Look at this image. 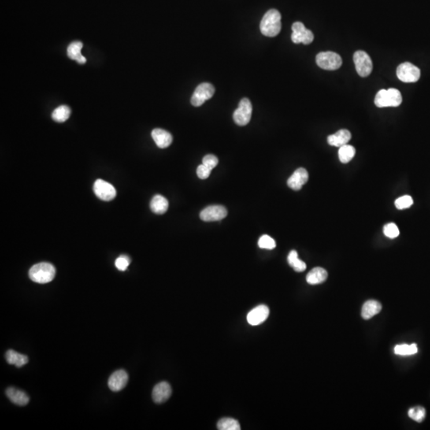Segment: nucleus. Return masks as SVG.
I'll return each instance as SVG.
<instances>
[{"label":"nucleus","instance_id":"obj_1","mask_svg":"<svg viewBox=\"0 0 430 430\" xmlns=\"http://www.w3.org/2000/svg\"><path fill=\"white\" fill-rule=\"evenodd\" d=\"M262 35L275 37L281 30V15L277 10L271 9L265 14L260 25Z\"/></svg>","mask_w":430,"mask_h":430},{"label":"nucleus","instance_id":"obj_2","mask_svg":"<svg viewBox=\"0 0 430 430\" xmlns=\"http://www.w3.org/2000/svg\"><path fill=\"white\" fill-rule=\"evenodd\" d=\"M55 268L47 262L38 263L31 267L29 271V276L31 280L38 284H46L52 281L55 276Z\"/></svg>","mask_w":430,"mask_h":430},{"label":"nucleus","instance_id":"obj_3","mask_svg":"<svg viewBox=\"0 0 430 430\" xmlns=\"http://www.w3.org/2000/svg\"><path fill=\"white\" fill-rule=\"evenodd\" d=\"M402 102V96L397 89L381 90L375 96V104L379 108L398 107Z\"/></svg>","mask_w":430,"mask_h":430},{"label":"nucleus","instance_id":"obj_4","mask_svg":"<svg viewBox=\"0 0 430 430\" xmlns=\"http://www.w3.org/2000/svg\"><path fill=\"white\" fill-rule=\"evenodd\" d=\"M316 64L321 69L325 70H336L342 65V58L338 53L334 52H321L316 55Z\"/></svg>","mask_w":430,"mask_h":430},{"label":"nucleus","instance_id":"obj_5","mask_svg":"<svg viewBox=\"0 0 430 430\" xmlns=\"http://www.w3.org/2000/svg\"><path fill=\"white\" fill-rule=\"evenodd\" d=\"M397 77L399 80L405 83H413L420 79L421 70L412 63L404 62L398 65Z\"/></svg>","mask_w":430,"mask_h":430},{"label":"nucleus","instance_id":"obj_6","mask_svg":"<svg viewBox=\"0 0 430 430\" xmlns=\"http://www.w3.org/2000/svg\"><path fill=\"white\" fill-rule=\"evenodd\" d=\"M253 107L251 102L248 98H243L239 102L238 109L233 115L234 120L238 125L245 126L250 123L251 120Z\"/></svg>","mask_w":430,"mask_h":430},{"label":"nucleus","instance_id":"obj_7","mask_svg":"<svg viewBox=\"0 0 430 430\" xmlns=\"http://www.w3.org/2000/svg\"><path fill=\"white\" fill-rule=\"evenodd\" d=\"M355 69L360 76L363 78L369 76L373 69V63L371 57L363 50H358L354 54Z\"/></svg>","mask_w":430,"mask_h":430},{"label":"nucleus","instance_id":"obj_8","mask_svg":"<svg viewBox=\"0 0 430 430\" xmlns=\"http://www.w3.org/2000/svg\"><path fill=\"white\" fill-rule=\"evenodd\" d=\"M215 89L210 83H202L194 90L190 102L193 106L198 107L203 105L205 101L210 99L214 94Z\"/></svg>","mask_w":430,"mask_h":430},{"label":"nucleus","instance_id":"obj_9","mask_svg":"<svg viewBox=\"0 0 430 430\" xmlns=\"http://www.w3.org/2000/svg\"><path fill=\"white\" fill-rule=\"evenodd\" d=\"M292 41L295 44L303 43L309 45L314 40V35L312 31H309L301 22H296L293 23Z\"/></svg>","mask_w":430,"mask_h":430},{"label":"nucleus","instance_id":"obj_10","mask_svg":"<svg viewBox=\"0 0 430 430\" xmlns=\"http://www.w3.org/2000/svg\"><path fill=\"white\" fill-rule=\"evenodd\" d=\"M94 190L97 198L109 202L116 197V191L115 187L110 183H107L102 179H97L94 183Z\"/></svg>","mask_w":430,"mask_h":430},{"label":"nucleus","instance_id":"obj_11","mask_svg":"<svg viewBox=\"0 0 430 430\" xmlns=\"http://www.w3.org/2000/svg\"><path fill=\"white\" fill-rule=\"evenodd\" d=\"M227 213L228 212L225 206L219 205L209 206L202 209L200 213V219L204 222L221 221L227 217Z\"/></svg>","mask_w":430,"mask_h":430},{"label":"nucleus","instance_id":"obj_12","mask_svg":"<svg viewBox=\"0 0 430 430\" xmlns=\"http://www.w3.org/2000/svg\"><path fill=\"white\" fill-rule=\"evenodd\" d=\"M128 375L124 370H119L115 371L114 373L109 378L108 385L112 391L117 392L123 390L128 383Z\"/></svg>","mask_w":430,"mask_h":430},{"label":"nucleus","instance_id":"obj_13","mask_svg":"<svg viewBox=\"0 0 430 430\" xmlns=\"http://www.w3.org/2000/svg\"><path fill=\"white\" fill-rule=\"evenodd\" d=\"M268 315H269V309L268 307L266 305H259L248 313V323L250 325H259L267 320Z\"/></svg>","mask_w":430,"mask_h":430},{"label":"nucleus","instance_id":"obj_14","mask_svg":"<svg viewBox=\"0 0 430 430\" xmlns=\"http://www.w3.org/2000/svg\"><path fill=\"white\" fill-rule=\"evenodd\" d=\"M172 395V387L167 382H161L155 386L153 390V398L156 403L167 402Z\"/></svg>","mask_w":430,"mask_h":430},{"label":"nucleus","instance_id":"obj_15","mask_svg":"<svg viewBox=\"0 0 430 430\" xmlns=\"http://www.w3.org/2000/svg\"><path fill=\"white\" fill-rule=\"evenodd\" d=\"M309 180V173L305 168H298L288 179V186L294 190H299Z\"/></svg>","mask_w":430,"mask_h":430},{"label":"nucleus","instance_id":"obj_16","mask_svg":"<svg viewBox=\"0 0 430 430\" xmlns=\"http://www.w3.org/2000/svg\"><path fill=\"white\" fill-rule=\"evenodd\" d=\"M350 139H351V134L350 131L346 129H341L333 135H329L327 137V143L331 146L340 148L343 145H347Z\"/></svg>","mask_w":430,"mask_h":430},{"label":"nucleus","instance_id":"obj_17","mask_svg":"<svg viewBox=\"0 0 430 430\" xmlns=\"http://www.w3.org/2000/svg\"><path fill=\"white\" fill-rule=\"evenodd\" d=\"M152 136L160 149H166L172 145V135L165 130L156 128L152 132Z\"/></svg>","mask_w":430,"mask_h":430},{"label":"nucleus","instance_id":"obj_18","mask_svg":"<svg viewBox=\"0 0 430 430\" xmlns=\"http://www.w3.org/2000/svg\"><path fill=\"white\" fill-rule=\"evenodd\" d=\"M7 396L14 404L19 405V406H24L27 405L29 402V397L26 393L23 392L22 390H18L13 387H10L7 390Z\"/></svg>","mask_w":430,"mask_h":430},{"label":"nucleus","instance_id":"obj_19","mask_svg":"<svg viewBox=\"0 0 430 430\" xmlns=\"http://www.w3.org/2000/svg\"><path fill=\"white\" fill-rule=\"evenodd\" d=\"M381 310L382 305L379 301L370 300L367 301L362 308V317L365 320H369L375 315L379 314Z\"/></svg>","mask_w":430,"mask_h":430},{"label":"nucleus","instance_id":"obj_20","mask_svg":"<svg viewBox=\"0 0 430 430\" xmlns=\"http://www.w3.org/2000/svg\"><path fill=\"white\" fill-rule=\"evenodd\" d=\"M327 278V272L321 267H316L308 273L306 280L309 284H318L325 281Z\"/></svg>","mask_w":430,"mask_h":430},{"label":"nucleus","instance_id":"obj_21","mask_svg":"<svg viewBox=\"0 0 430 430\" xmlns=\"http://www.w3.org/2000/svg\"><path fill=\"white\" fill-rule=\"evenodd\" d=\"M169 203L165 197L157 194L151 201L150 207L152 211L156 214H164L168 210Z\"/></svg>","mask_w":430,"mask_h":430},{"label":"nucleus","instance_id":"obj_22","mask_svg":"<svg viewBox=\"0 0 430 430\" xmlns=\"http://www.w3.org/2000/svg\"><path fill=\"white\" fill-rule=\"evenodd\" d=\"M82 47L83 44L82 42H71L67 48V55L70 59L75 60L80 64H84L86 62V58L81 53Z\"/></svg>","mask_w":430,"mask_h":430},{"label":"nucleus","instance_id":"obj_23","mask_svg":"<svg viewBox=\"0 0 430 430\" xmlns=\"http://www.w3.org/2000/svg\"><path fill=\"white\" fill-rule=\"evenodd\" d=\"M6 360L8 364L15 365L19 368L26 365L29 361L28 357L27 355L19 354L13 350H9L7 351Z\"/></svg>","mask_w":430,"mask_h":430},{"label":"nucleus","instance_id":"obj_24","mask_svg":"<svg viewBox=\"0 0 430 430\" xmlns=\"http://www.w3.org/2000/svg\"><path fill=\"white\" fill-rule=\"evenodd\" d=\"M288 262L296 272H304L306 269V264L298 258V253L296 250L290 252L288 257Z\"/></svg>","mask_w":430,"mask_h":430},{"label":"nucleus","instance_id":"obj_25","mask_svg":"<svg viewBox=\"0 0 430 430\" xmlns=\"http://www.w3.org/2000/svg\"><path fill=\"white\" fill-rule=\"evenodd\" d=\"M355 149L351 145H346L340 147L339 150V159L341 163L347 164L354 158Z\"/></svg>","mask_w":430,"mask_h":430},{"label":"nucleus","instance_id":"obj_26","mask_svg":"<svg viewBox=\"0 0 430 430\" xmlns=\"http://www.w3.org/2000/svg\"><path fill=\"white\" fill-rule=\"evenodd\" d=\"M70 109L66 105H61L53 110L52 118L54 121L62 123L69 119L70 116Z\"/></svg>","mask_w":430,"mask_h":430},{"label":"nucleus","instance_id":"obj_27","mask_svg":"<svg viewBox=\"0 0 430 430\" xmlns=\"http://www.w3.org/2000/svg\"><path fill=\"white\" fill-rule=\"evenodd\" d=\"M219 430H240L241 425L238 421L231 417H225L219 420L217 424Z\"/></svg>","mask_w":430,"mask_h":430},{"label":"nucleus","instance_id":"obj_28","mask_svg":"<svg viewBox=\"0 0 430 430\" xmlns=\"http://www.w3.org/2000/svg\"><path fill=\"white\" fill-rule=\"evenodd\" d=\"M417 346L415 343L413 344H400L394 347V353L398 355H412L417 352Z\"/></svg>","mask_w":430,"mask_h":430},{"label":"nucleus","instance_id":"obj_29","mask_svg":"<svg viewBox=\"0 0 430 430\" xmlns=\"http://www.w3.org/2000/svg\"><path fill=\"white\" fill-rule=\"evenodd\" d=\"M426 411L424 408L421 406H417V407L411 408L408 412V415L410 418L413 419V421H417V422H421L425 417Z\"/></svg>","mask_w":430,"mask_h":430},{"label":"nucleus","instance_id":"obj_30","mask_svg":"<svg viewBox=\"0 0 430 430\" xmlns=\"http://www.w3.org/2000/svg\"><path fill=\"white\" fill-rule=\"evenodd\" d=\"M258 246L261 249L265 250H273L276 247V242L268 235H263L258 241Z\"/></svg>","mask_w":430,"mask_h":430},{"label":"nucleus","instance_id":"obj_31","mask_svg":"<svg viewBox=\"0 0 430 430\" xmlns=\"http://www.w3.org/2000/svg\"><path fill=\"white\" fill-rule=\"evenodd\" d=\"M413 203V198L409 195H404V196L400 197L398 199H396L395 202H394L396 207L398 209H407V208L410 207Z\"/></svg>","mask_w":430,"mask_h":430},{"label":"nucleus","instance_id":"obj_32","mask_svg":"<svg viewBox=\"0 0 430 430\" xmlns=\"http://www.w3.org/2000/svg\"><path fill=\"white\" fill-rule=\"evenodd\" d=\"M383 233L389 238H395L399 236V230L394 223H388L383 228Z\"/></svg>","mask_w":430,"mask_h":430},{"label":"nucleus","instance_id":"obj_33","mask_svg":"<svg viewBox=\"0 0 430 430\" xmlns=\"http://www.w3.org/2000/svg\"><path fill=\"white\" fill-rule=\"evenodd\" d=\"M130 263H131V259L127 255H121L116 259L115 265L119 270L125 271L130 265Z\"/></svg>","mask_w":430,"mask_h":430},{"label":"nucleus","instance_id":"obj_34","mask_svg":"<svg viewBox=\"0 0 430 430\" xmlns=\"http://www.w3.org/2000/svg\"><path fill=\"white\" fill-rule=\"evenodd\" d=\"M219 164V160L213 155H207L202 160V164L206 166L209 169L213 170Z\"/></svg>","mask_w":430,"mask_h":430},{"label":"nucleus","instance_id":"obj_35","mask_svg":"<svg viewBox=\"0 0 430 430\" xmlns=\"http://www.w3.org/2000/svg\"><path fill=\"white\" fill-rule=\"evenodd\" d=\"M211 171L212 170L209 169L206 166L204 165V164H201L197 168V175H198L199 179H206L209 177Z\"/></svg>","mask_w":430,"mask_h":430}]
</instances>
